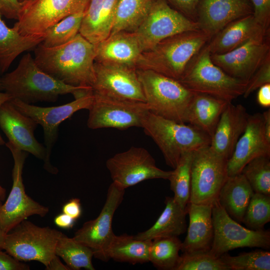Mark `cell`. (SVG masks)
<instances>
[{
	"label": "cell",
	"mask_w": 270,
	"mask_h": 270,
	"mask_svg": "<svg viewBox=\"0 0 270 270\" xmlns=\"http://www.w3.org/2000/svg\"><path fill=\"white\" fill-rule=\"evenodd\" d=\"M230 270H270V252L256 250L236 256L224 254L220 256Z\"/></svg>",
	"instance_id": "obj_38"
},
{
	"label": "cell",
	"mask_w": 270,
	"mask_h": 270,
	"mask_svg": "<svg viewBox=\"0 0 270 270\" xmlns=\"http://www.w3.org/2000/svg\"><path fill=\"white\" fill-rule=\"evenodd\" d=\"M106 166L112 182L124 189L146 180H168L172 172L158 168L146 148L136 146L115 154L106 160Z\"/></svg>",
	"instance_id": "obj_14"
},
{
	"label": "cell",
	"mask_w": 270,
	"mask_h": 270,
	"mask_svg": "<svg viewBox=\"0 0 270 270\" xmlns=\"http://www.w3.org/2000/svg\"><path fill=\"white\" fill-rule=\"evenodd\" d=\"M256 100L262 106H270V84H266L258 88L257 93Z\"/></svg>",
	"instance_id": "obj_47"
},
{
	"label": "cell",
	"mask_w": 270,
	"mask_h": 270,
	"mask_svg": "<svg viewBox=\"0 0 270 270\" xmlns=\"http://www.w3.org/2000/svg\"><path fill=\"white\" fill-rule=\"evenodd\" d=\"M23 8L18 0H0L1 13L8 19L18 20Z\"/></svg>",
	"instance_id": "obj_44"
},
{
	"label": "cell",
	"mask_w": 270,
	"mask_h": 270,
	"mask_svg": "<svg viewBox=\"0 0 270 270\" xmlns=\"http://www.w3.org/2000/svg\"><path fill=\"white\" fill-rule=\"evenodd\" d=\"M94 73L93 92L114 98L146 102L136 68L95 62Z\"/></svg>",
	"instance_id": "obj_17"
},
{
	"label": "cell",
	"mask_w": 270,
	"mask_h": 270,
	"mask_svg": "<svg viewBox=\"0 0 270 270\" xmlns=\"http://www.w3.org/2000/svg\"><path fill=\"white\" fill-rule=\"evenodd\" d=\"M2 90H3V88H2V86L0 81V91H2Z\"/></svg>",
	"instance_id": "obj_55"
},
{
	"label": "cell",
	"mask_w": 270,
	"mask_h": 270,
	"mask_svg": "<svg viewBox=\"0 0 270 270\" xmlns=\"http://www.w3.org/2000/svg\"><path fill=\"white\" fill-rule=\"evenodd\" d=\"M5 144L14 162L12 188L6 202L0 206V227L7 234L30 216H45L48 208L34 200L25 192L22 174L28 152L18 149L9 142Z\"/></svg>",
	"instance_id": "obj_10"
},
{
	"label": "cell",
	"mask_w": 270,
	"mask_h": 270,
	"mask_svg": "<svg viewBox=\"0 0 270 270\" xmlns=\"http://www.w3.org/2000/svg\"><path fill=\"white\" fill-rule=\"evenodd\" d=\"M6 190L4 188H0V206L2 204V200H3L5 197Z\"/></svg>",
	"instance_id": "obj_53"
},
{
	"label": "cell",
	"mask_w": 270,
	"mask_h": 270,
	"mask_svg": "<svg viewBox=\"0 0 270 270\" xmlns=\"http://www.w3.org/2000/svg\"><path fill=\"white\" fill-rule=\"evenodd\" d=\"M3 90L12 98L26 104L54 102L60 96L72 94L74 98L92 91V88L66 84L50 76L36 64L28 53L22 56L16 68L0 78Z\"/></svg>",
	"instance_id": "obj_2"
},
{
	"label": "cell",
	"mask_w": 270,
	"mask_h": 270,
	"mask_svg": "<svg viewBox=\"0 0 270 270\" xmlns=\"http://www.w3.org/2000/svg\"><path fill=\"white\" fill-rule=\"evenodd\" d=\"M85 12L67 16L48 28L44 32L42 44L46 47H54L71 40L79 33Z\"/></svg>",
	"instance_id": "obj_36"
},
{
	"label": "cell",
	"mask_w": 270,
	"mask_h": 270,
	"mask_svg": "<svg viewBox=\"0 0 270 270\" xmlns=\"http://www.w3.org/2000/svg\"><path fill=\"white\" fill-rule=\"evenodd\" d=\"M62 212L75 220L78 218L82 213L80 200L76 198L70 200L63 206Z\"/></svg>",
	"instance_id": "obj_46"
},
{
	"label": "cell",
	"mask_w": 270,
	"mask_h": 270,
	"mask_svg": "<svg viewBox=\"0 0 270 270\" xmlns=\"http://www.w3.org/2000/svg\"><path fill=\"white\" fill-rule=\"evenodd\" d=\"M178 80L194 93L208 94L230 102L243 96L248 82L234 78L216 65L205 46L192 59Z\"/></svg>",
	"instance_id": "obj_5"
},
{
	"label": "cell",
	"mask_w": 270,
	"mask_h": 270,
	"mask_svg": "<svg viewBox=\"0 0 270 270\" xmlns=\"http://www.w3.org/2000/svg\"><path fill=\"white\" fill-rule=\"evenodd\" d=\"M255 20L265 30H270V0H249Z\"/></svg>",
	"instance_id": "obj_42"
},
{
	"label": "cell",
	"mask_w": 270,
	"mask_h": 270,
	"mask_svg": "<svg viewBox=\"0 0 270 270\" xmlns=\"http://www.w3.org/2000/svg\"><path fill=\"white\" fill-rule=\"evenodd\" d=\"M194 152L182 154L168 180L170 190L174 194V200L183 208H186L190 202L191 164Z\"/></svg>",
	"instance_id": "obj_35"
},
{
	"label": "cell",
	"mask_w": 270,
	"mask_h": 270,
	"mask_svg": "<svg viewBox=\"0 0 270 270\" xmlns=\"http://www.w3.org/2000/svg\"><path fill=\"white\" fill-rule=\"evenodd\" d=\"M136 70L149 111L186 124L188 109L194 93L176 79L151 70Z\"/></svg>",
	"instance_id": "obj_6"
},
{
	"label": "cell",
	"mask_w": 270,
	"mask_h": 270,
	"mask_svg": "<svg viewBox=\"0 0 270 270\" xmlns=\"http://www.w3.org/2000/svg\"><path fill=\"white\" fill-rule=\"evenodd\" d=\"M252 13L249 0H200L196 22L200 30L212 38L230 22Z\"/></svg>",
	"instance_id": "obj_21"
},
{
	"label": "cell",
	"mask_w": 270,
	"mask_h": 270,
	"mask_svg": "<svg viewBox=\"0 0 270 270\" xmlns=\"http://www.w3.org/2000/svg\"><path fill=\"white\" fill-rule=\"evenodd\" d=\"M260 156H270V142L264 134L262 114L256 113L249 116L246 128L227 160L228 176L240 173L249 162Z\"/></svg>",
	"instance_id": "obj_20"
},
{
	"label": "cell",
	"mask_w": 270,
	"mask_h": 270,
	"mask_svg": "<svg viewBox=\"0 0 270 270\" xmlns=\"http://www.w3.org/2000/svg\"><path fill=\"white\" fill-rule=\"evenodd\" d=\"M249 116L242 104L229 103L222 114L211 137L210 148L228 160L246 128Z\"/></svg>",
	"instance_id": "obj_22"
},
{
	"label": "cell",
	"mask_w": 270,
	"mask_h": 270,
	"mask_svg": "<svg viewBox=\"0 0 270 270\" xmlns=\"http://www.w3.org/2000/svg\"><path fill=\"white\" fill-rule=\"evenodd\" d=\"M230 103L202 94H195L189 106L186 123L212 136L223 111Z\"/></svg>",
	"instance_id": "obj_27"
},
{
	"label": "cell",
	"mask_w": 270,
	"mask_h": 270,
	"mask_svg": "<svg viewBox=\"0 0 270 270\" xmlns=\"http://www.w3.org/2000/svg\"><path fill=\"white\" fill-rule=\"evenodd\" d=\"M186 208L189 224L180 250L182 252L210 250L214 235L212 205L189 202Z\"/></svg>",
	"instance_id": "obj_25"
},
{
	"label": "cell",
	"mask_w": 270,
	"mask_h": 270,
	"mask_svg": "<svg viewBox=\"0 0 270 270\" xmlns=\"http://www.w3.org/2000/svg\"><path fill=\"white\" fill-rule=\"evenodd\" d=\"M182 243L176 236L154 239L150 247L149 262L158 269L174 270L180 257Z\"/></svg>",
	"instance_id": "obj_34"
},
{
	"label": "cell",
	"mask_w": 270,
	"mask_h": 270,
	"mask_svg": "<svg viewBox=\"0 0 270 270\" xmlns=\"http://www.w3.org/2000/svg\"><path fill=\"white\" fill-rule=\"evenodd\" d=\"M34 52L38 66L54 78L68 85L92 88L95 80V44L80 33L58 46L46 47L41 43Z\"/></svg>",
	"instance_id": "obj_1"
},
{
	"label": "cell",
	"mask_w": 270,
	"mask_h": 270,
	"mask_svg": "<svg viewBox=\"0 0 270 270\" xmlns=\"http://www.w3.org/2000/svg\"><path fill=\"white\" fill-rule=\"evenodd\" d=\"M240 173L254 192L270 196V156H260L252 159Z\"/></svg>",
	"instance_id": "obj_37"
},
{
	"label": "cell",
	"mask_w": 270,
	"mask_h": 270,
	"mask_svg": "<svg viewBox=\"0 0 270 270\" xmlns=\"http://www.w3.org/2000/svg\"><path fill=\"white\" fill-rule=\"evenodd\" d=\"M161 150L166 164L174 168L182 154L208 146L211 138L198 128L157 116L150 111L142 126Z\"/></svg>",
	"instance_id": "obj_4"
},
{
	"label": "cell",
	"mask_w": 270,
	"mask_h": 270,
	"mask_svg": "<svg viewBox=\"0 0 270 270\" xmlns=\"http://www.w3.org/2000/svg\"><path fill=\"white\" fill-rule=\"evenodd\" d=\"M210 146L194 152L191 164L190 202L213 205L228 178L227 160L214 152Z\"/></svg>",
	"instance_id": "obj_8"
},
{
	"label": "cell",
	"mask_w": 270,
	"mask_h": 270,
	"mask_svg": "<svg viewBox=\"0 0 270 270\" xmlns=\"http://www.w3.org/2000/svg\"><path fill=\"white\" fill-rule=\"evenodd\" d=\"M62 233L22 220L5 237L2 250L20 261H38L46 266L56 255L57 242Z\"/></svg>",
	"instance_id": "obj_7"
},
{
	"label": "cell",
	"mask_w": 270,
	"mask_h": 270,
	"mask_svg": "<svg viewBox=\"0 0 270 270\" xmlns=\"http://www.w3.org/2000/svg\"><path fill=\"white\" fill-rule=\"evenodd\" d=\"M95 62L118 65L136 69L142 52L134 32L120 31L110 34L95 44Z\"/></svg>",
	"instance_id": "obj_23"
},
{
	"label": "cell",
	"mask_w": 270,
	"mask_h": 270,
	"mask_svg": "<svg viewBox=\"0 0 270 270\" xmlns=\"http://www.w3.org/2000/svg\"><path fill=\"white\" fill-rule=\"evenodd\" d=\"M37 125L32 118L21 113L10 101L4 103L0 108V128L8 142L18 149L44 160L46 148L37 141L34 135Z\"/></svg>",
	"instance_id": "obj_19"
},
{
	"label": "cell",
	"mask_w": 270,
	"mask_h": 270,
	"mask_svg": "<svg viewBox=\"0 0 270 270\" xmlns=\"http://www.w3.org/2000/svg\"><path fill=\"white\" fill-rule=\"evenodd\" d=\"M164 202L165 208L155 223L146 230L134 236L136 238L152 240L159 238L178 237L186 232L187 208H182L173 197H166Z\"/></svg>",
	"instance_id": "obj_30"
},
{
	"label": "cell",
	"mask_w": 270,
	"mask_h": 270,
	"mask_svg": "<svg viewBox=\"0 0 270 270\" xmlns=\"http://www.w3.org/2000/svg\"><path fill=\"white\" fill-rule=\"evenodd\" d=\"M267 84H270V54L248 80L243 96L248 98L252 92Z\"/></svg>",
	"instance_id": "obj_41"
},
{
	"label": "cell",
	"mask_w": 270,
	"mask_h": 270,
	"mask_svg": "<svg viewBox=\"0 0 270 270\" xmlns=\"http://www.w3.org/2000/svg\"><path fill=\"white\" fill-rule=\"evenodd\" d=\"M55 253L63 259L70 270H78L81 268L88 270L95 269L92 261L94 256L93 250L64 234L57 242Z\"/></svg>",
	"instance_id": "obj_33"
},
{
	"label": "cell",
	"mask_w": 270,
	"mask_h": 270,
	"mask_svg": "<svg viewBox=\"0 0 270 270\" xmlns=\"http://www.w3.org/2000/svg\"><path fill=\"white\" fill-rule=\"evenodd\" d=\"M211 38L200 30L167 38L141 54L136 69L151 70L179 80L192 59Z\"/></svg>",
	"instance_id": "obj_3"
},
{
	"label": "cell",
	"mask_w": 270,
	"mask_h": 270,
	"mask_svg": "<svg viewBox=\"0 0 270 270\" xmlns=\"http://www.w3.org/2000/svg\"><path fill=\"white\" fill-rule=\"evenodd\" d=\"M46 269L48 270H70V268L64 265L60 260L59 256L57 255L51 259L48 264L46 266Z\"/></svg>",
	"instance_id": "obj_49"
},
{
	"label": "cell",
	"mask_w": 270,
	"mask_h": 270,
	"mask_svg": "<svg viewBox=\"0 0 270 270\" xmlns=\"http://www.w3.org/2000/svg\"><path fill=\"white\" fill-rule=\"evenodd\" d=\"M30 266L0 250V270H28Z\"/></svg>",
	"instance_id": "obj_45"
},
{
	"label": "cell",
	"mask_w": 270,
	"mask_h": 270,
	"mask_svg": "<svg viewBox=\"0 0 270 270\" xmlns=\"http://www.w3.org/2000/svg\"><path fill=\"white\" fill-rule=\"evenodd\" d=\"M270 221V196L254 192L244 213L242 222L248 228L264 230Z\"/></svg>",
	"instance_id": "obj_40"
},
{
	"label": "cell",
	"mask_w": 270,
	"mask_h": 270,
	"mask_svg": "<svg viewBox=\"0 0 270 270\" xmlns=\"http://www.w3.org/2000/svg\"><path fill=\"white\" fill-rule=\"evenodd\" d=\"M200 30L197 22L172 8L165 0H154L146 18L134 32L143 52L172 36Z\"/></svg>",
	"instance_id": "obj_9"
},
{
	"label": "cell",
	"mask_w": 270,
	"mask_h": 270,
	"mask_svg": "<svg viewBox=\"0 0 270 270\" xmlns=\"http://www.w3.org/2000/svg\"><path fill=\"white\" fill-rule=\"evenodd\" d=\"M125 189L112 182L108 190L105 203L95 219L84 223L78 230L74 240L91 248L94 256L104 260L106 251L114 234L112 230L116 210L122 202Z\"/></svg>",
	"instance_id": "obj_16"
},
{
	"label": "cell",
	"mask_w": 270,
	"mask_h": 270,
	"mask_svg": "<svg viewBox=\"0 0 270 270\" xmlns=\"http://www.w3.org/2000/svg\"><path fill=\"white\" fill-rule=\"evenodd\" d=\"M174 270H230L210 250L182 252Z\"/></svg>",
	"instance_id": "obj_39"
},
{
	"label": "cell",
	"mask_w": 270,
	"mask_h": 270,
	"mask_svg": "<svg viewBox=\"0 0 270 270\" xmlns=\"http://www.w3.org/2000/svg\"><path fill=\"white\" fill-rule=\"evenodd\" d=\"M92 93L94 100L88 110V128L124 130L134 126L141 128L142 120L149 112L146 102Z\"/></svg>",
	"instance_id": "obj_12"
},
{
	"label": "cell",
	"mask_w": 270,
	"mask_h": 270,
	"mask_svg": "<svg viewBox=\"0 0 270 270\" xmlns=\"http://www.w3.org/2000/svg\"><path fill=\"white\" fill-rule=\"evenodd\" d=\"M214 239L210 251L220 256L241 248H270V232L246 228L232 218L217 201L212 206Z\"/></svg>",
	"instance_id": "obj_13"
},
{
	"label": "cell",
	"mask_w": 270,
	"mask_h": 270,
	"mask_svg": "<svg viewBox=\"0 0 270 270\" xmlns=\"http://www.w3.org/2000/svg\"><path fill=\"white\" fill-rule=\"evenodd\" d=\"M12 99V98L6 92H2L0 91V108L6 102L10 101ZM5 144V142L1 134H0V145H3Z\"/></svg>",
	"instance_id": "obj_51"
},
{
	"label": "cell",
	"mask_w": 270,
	"mask_h": 270,
	"mask_svg": "<svg viewBox=\"0 0 270 270\" xmlns=\"http://www.w3.org/2000/svg\"><path fill=\"white\" fill-rule=\"evenodd\" d=\"M254 192L245 176L240 173L228 176L220 192L218 202L232 218L242 222Z\"/></svg>",
	"instance_id": "obj_29"
},
{
	"label": "cell",
	"mask_w": 270,
	"mask_h": 270,
	"mask_svg": "<svg viewBox=\"0 0 270 270\" xmlns=\"http://www.w3.org/2000/svg\"><path fill=\"white\" fill-rule=\"evenodd\" d=\"M93 100L92 90L72 102L56 106H38L14 98L10 100L21 113L30 117L38 124L42 126L46 145L44 168L50 172L56 174L58 172L50 164V156L52 148L58 138L60 124L70 118L76 112L83 109L88 110Z\"/></svg>",
	"instance_id": "obj_11"
},
{
	"label": "cell",
	"mask_w": 270,
	"mask_h": 270,
	"mask_svg": "<svg viewBox=\"0 0 270 270\" xmlns=\"http://www.w3.org/2000/svg\"><path fill=\"white\" fill-rule=\"evenodd\" d=\"M0 188H3L1 186L0 184Z\"/></svg>",
	"instance_id": "obj_56"
},
{
	"label": "cell",
	"mask_w": 270,
	"mask_h": 270,
	"mask_svg": "<svg viewBox=\"0 0 270 270\" xmlns=\"http://www.w3.org/2000/svg\"><path fill=\"white\" fill-rule=\"evenodd\" d=\"M75 220L74 218L63 212L55 217L54 222L60 228H70L74 226Z\"/></svg>",
	"instance_id": "obj_48"
},
{
	"label": "cell",
	"mask_w": 270,
	"mask_h": 270,
	"mask_svg": "<svg viewBox=\"0 0 270 270\" xmlns=\"http://www.w3.org/2000/svg\"><path fill=\"white\" fill-rule=\"evenodd\" d=\"M18 0L20 3L23 4L24 6L32 2L33 1L35 0Z\"/></svg>",
	"instance_id": "obj_54"
},
{
	"label": "cell",
	"mask_w": 270,
	"mask_h": 270,
	"mask_svg": "<svg viewBox=\"0 0 270 270\" xmlns=\"http://www.w3.org/2000/svg\"><path fill=\"white\" fill-rule=\"evenodd\" d=\"M151 242L132 236L114 234L106 251L104 260L112 258L132 264L148 262Z\"/></svg>",
	"instance_id": "obj_31"
},
{
	"label": "cell",
	"mask_w": 270,
	"mask_h": 270,
	"mask_svg": "<svg viewBox=\"0 0 270 270\" xmlns=\"http://www.w3.org/2000/svg\"><path fill=\"white\" fill-rule=\"evenodd\" d=\"M6 234L0 227V250H2Z\"/></svg>",
	"instance_id": "obj_52"
},
{
	"label": "cell",
	"mask_w": 270,
	"mask_h": 270,
	"mask_svg": "<svg viewBox=\"0 0 270 270\" xmlns=\"http://www.w3.org/2000/svg\"><path fill=\"white\" fill-rule=\"evenodd\" d=\"M154 0H118L110 34L134 32L147 15Z\"/></svg>",
	"instance_id": "obj_32"
},
{
	"label": "cell",
	"mask_w": 270,
	"mask_h": 270,
	"mask_svg": "<svg viewBox=\"0 0 270 270\" xmlns=\"http://www.w3.org/2000/svg\"><path fill=\"white\" fill-rule=\"evenodd\" d=\"M90 0H35L24 6L14 26L22 35L43 34L65 17L86 11Z\"/></svg>",
	"instance_id": "obj_15"
},
{
	"label": "cell",
	"mask_w": 270,
	"mask_h": 270,
	"mask_svg": "<svg viewBox=\"0 0 270 270\" xmlns=\"http://www.w3.org/2000/svg\"><path fill=\"white\" fill-rule=\"evenodd\" d=\"M174 9L196 22L197 8L200 0H165Z\"/></svg>",
	"instance_id": "obj_43"
},
{
	"label": "cell",
	"mask_w": 270,
	"mask_h": 270,
	"mask_svg": "<svg viewBox=\"0 0 270 270\" xmlns=\"http://www.w3.org/2000/svg\"><path fill=\"white\" fill-rule=\"evenodd\" d=\"M0 10V74L8 70L14 60L24 52L34 50L44 40L43 34L22 35L2 18Z\"/></svg>",
	"instance_id": "obj_28"
},
{
	"label": "cell",
	"mask_w": 270,
	"mask_h": 270,
	"mask_svg": "<svg viewBox=\"0 0 270 270\" xmlns=\"http://www.w3.org/2000/svg\"><path fill=\"white\" fill-rule=\"evenodd\" d=\"M264 134L266 140L270 142V110L262 114Z\"/></svg>",
	"instance_id": "obj_50"
},
{
	"label": "cell",
	"mask_w": 270,
	"mask_h": 270,
	"mask_svg": "<svg viewBox=\"0 0 270 270\" xmlns=\"http://www.w3.org/2000/svg\"><path fill=\"white\" fill-rule=\"evenodd\" d=\"M270 34L254 20L252 14L228 24L205 46L210 54L230 52L250 40Z\"/></svg>",
	"instance_id": "obj_24"
},
{
	"label": "cell",
	"mask_w": 270,
	"mask_h": 270,
	"mask_svg": "<svg viewBox=\"0 0 270 270\" xmlns=\"http://www.w3.org/2000/svg\"><path fill=\"white\" fill-rule=\"evenodd\" d=\"M270 54L268 34L252 38L230 52L211 54V59L228 75L248 81Z\"/></svg>",
	"instance_id": "obj_18"
},
{
	"label": "cell",
	"mask_w": 270,
	"mask_h": 270,
	"mask_svg": "<svg viewBox=\"0 0 270 270\" xmlns=\"http://www.w3.org/2000/svg\"><path fill=\"white\" fill-rule=\"evenodd\" d=\"M118 0H90L79 33L93 44L110 34Z\"/></svg>",
	"instance_id": "obj_26"
}]
</instances>
